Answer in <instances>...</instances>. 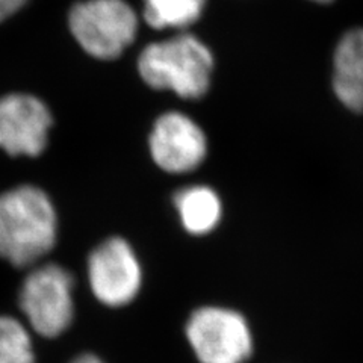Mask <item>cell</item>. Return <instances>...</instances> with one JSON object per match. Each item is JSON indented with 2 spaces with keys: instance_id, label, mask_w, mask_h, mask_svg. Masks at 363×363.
I'll list each match as a JSON object with an SVG mask.
<instances>
[{
  "instance_id": "cell-1",
  "label": "cell",
  "mask_w": 363,
  "mask_h": 363,
  "mask_svg": "<svg viewBox=\"0 0 363 363\" xmlns=\"http://www.w3.org/2000/svg\"><path fill=\"white\" fill-rule=\"evenodd\" d=\"M56 242V213L44 192L23 185L0 194V257L18 268L35 264Z\"/></svg>"
},
{
  "instance_id": "cell-2",
  "label": "cell",
  "mask_w": 363,
  "mask_h": 363,
  "mask_svg": "<svg viewBox=\"0 0 363 363\" xmlns=\"http://www.w3.org/2000/svg\"><path fill=\"white\" fill-rule=\"evenodd\" d=\"M212 70L211 50L189 33L147 45L138 58V72L147 85L169 89L184 99L206 94Z\"/></svg>"
},
{
  "instance_id": "cell-3",
  "label": "cell",
  "mask_w": 363,
  "mask_h": 363,
  "mask_svg": "<svg viewBox=\"0 0 363 363\" xmlns=\"http://www.w3.org/2000/svg\"><path fill=\"white\" fill-rule=\"evenodd\" d=\"M68 25L81 48L97 60H116L138 32V17L124 0H86L70 13Z\"/></svg>"
},
{
  "instance_id": "cell-4",
  "label": "cell",
  "mask_w": 363,
  "mask_h": 363,
  "mask_svg": "<svg viewBox=\"0 0 363 363\" xmlns=\"http://www.w3.org/2000/svg\"><path fill=\"white\" fill-rule=\"evenodd\" d=\"M73 276L60 265L33 269L20 291V308L35 332L55 337L73 321Z\"/></svg>"
},
{
  "instance_id": "cell-5",
  "label": "cell",
  "mask_w": 363,
  "mask_h": 363,
  "mask_svg": "<svg viewBox=\"0 0 363 363\" xmlns=\"http://www.w3.org/2000/svg\"><path fill=\"white\" fill-rule=\"evenodd\" d=\"M186 336L201 363H244L253 350L245 320L229 309H199L186 324Z\"/></svg>"
},
{
  "instance_id": "cell-6",
  "label": "cell",
  "mask_w": 363,
  "mask_h": 363,
  "mask_svg": "<svg viewBox=\"0 0 363 363\" xmlns=\"http://www.w3.org/2000/svg\"><path fill=\"white\" fill-rule=\"evenodd\" d=\"M88 276L97 300L111 308L130 303L141 286L138 259L121 238H111L91 253Z\"/></svg>"
},
{
  "instance_id": "cell-7",
  "label": "cell",
  "mask_w": 363,
  "mask_h": 363,
  "mask_svg": "<svg viewBox=\"0 0 363 363\" xmlns=\"http://www.w3.org/2000/svg\"><path fill=\"white\" fill-rule=\"evenodd\" d=\"M49 108L29 94L0 99V149L11 156H38L52 128Z\"/></svg>"
},
{
  "instance_id": "cell-8",
  "label": "cell",
  "mask_w": 363,
  "mask_h": 363,
  "mask_svg": "<svg viewBox=\"0 0 363 363\" xmlns=\"http://www.w3.org/2000/svg\"><path fill=\"white\" fill-rule=\"evenodd\" d=\"M153 161L168 173L196 169L208 153L206 136L199 124L180 112L159 117L150 135Z\"/></svg>"
},
{
  "instance_id": "cell-9",
  "label": "cell",
  "mask_w": 363,
  "mask_h": 363,
  "mask_svg": "<svg viewBox=\"0 0 363 363\" xmlns=\"http://www.w3.org/2000/svg\"><path fill=\"white\" fill-rule=\"evenodd\" d=\"M332 86L347 109L363 112V28H354L340 37L333 53Z\"/></svg>"
},
{
  "instance_id": "cell-10",
  "label": "cell",
  "mask_w": 363,
  "mask_h": 363,
  "mask_svg": "<svg viewBox=\"0 0 363 363\" xmlns=\"http://www.w3.org/2000/svg\"><path fill=\"white\" fill-rule=\"evenodd\" d=\"M182 224L192 235L213 230L221 218V201L208 186H191L179 191L174 197Z\"/></svg>"
},
{
  "instance_id": "cell-11",
  "label": "cell",
  "mask_w": 363,
  "mask_h": 363,
  "mask_svg": "<svg viewBox=\"0 0 363 363\" xmlns=\"http://www.w3.org/2000/svg\"><path fill=\"white\" fill-rule=\"evenodd\" d=\"M206 0H144V20L153 29H184L201 17Z\"/></svg>"
},
{
  "instance_id": "cell-12",
  "label": "cell",
  "mask_w": 363,
  "mask_h": 363,
  "mask_svg": "<svg viewBox=\"0 0 363 363\" xmlns=\"http://www.w3.org/2000/svg\"><path fill=\"white\" fill-rule=\"evenodd\" d=\"M0 363H35L28 330L11 316H0Z\"/></svg>"
},
{
  "instance_id": "cell-13",
  "label": "cell",
  "mask_w": 363,
  "mask_h": 363,
  "mask_svg": "<svg viewBox=\"0 0 363 363\" xmlns=\"http://www.w3.org/2000/svg\"><path fill=\"white\" fill-rule=\"evenodd\" d=\"M26 4V0H0V21L14 16Z\"/></svg>"
},
{
  "instance_id": "cell-14",
  "label": "cell",
  "mask_w": 363,
  "mask_h": 363,
  "mask_svg": "<svg viewBox=\"0 0 363 363\" xmlns=\"http://www.w3.org/2000/svg\"><path fill=\"white\" fill-rule=\"evenodd\" d=\"M72 363H104L100 359H97L93 354H84L81 357H77L76 360H73Z\"/></svg>"
},
{
  "instance_id": "cell-15",
  "label": "cell",
  "mask_w": 363,
  "mask_h": 363,
  "mask_svg": "<svg viewBox=\"0 0 363 363\" xmlns=\"http://www.w3.org/2000/svg\"><path fill=\"white\" fill-rule=\"evenodd\" d=\"M313 2H318V4H330V2H333V0H313Z\"/></svg>"
}]
</instances>
